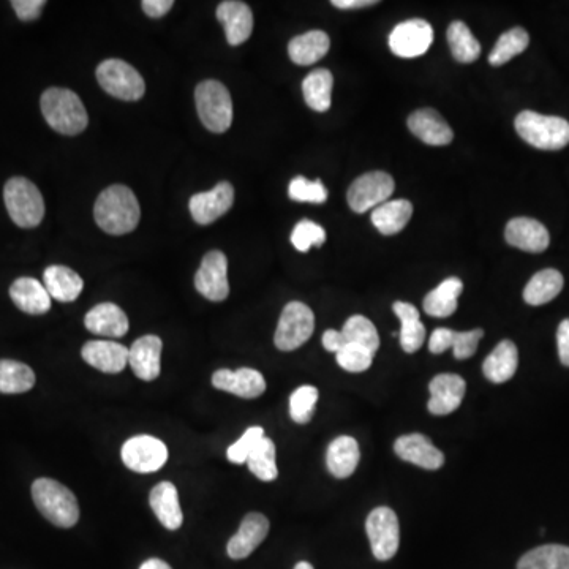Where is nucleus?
I'll use <instances>...</instances> for the list:
<instances>
[{
	"label": "nucleus",
	"instance_id": "obj_1",
	"mask_svg": "<svg viewBox=\"0 0 569 569\" xmlns=\"http://www.w3.org/2000/svg\"><path fill=\"white\" fill-rule=\"evenodd\" d=\"M95 222L105 233L121 236L132 233L140 223V203L125 185H111L95 201Z\"/></svg>",
	"mask_w": 569,
	"mask_h": 569
},
{
	"label": "nucleus",
	"instance_id": "obj_2",
	"mask_svg": "<svg viewBox=\"0 0 569 569\" xmlns=\"http://www.w3.org/2000/svg\"><path fill=\"white\" fill-rule=\"evenodd\" d=\"M40 106L49 127L62 135H78L84 132L89 124L81 98L68 89L51 87L43 92Z\"/></svg>",
	"mask_w": 569,
	"mask_h": 569
},
{
	"label": "nucleus",
	"instance_id": "obj_3",
	"mask_svg": "<svg viewBox=\"0 0 569 569\" xmlns=\"http://www.w3.org/2000/svg\"><path fill=\"white\" fill-rule=\"evenodd\" d=\"M35 506L51 524L72 528L80 521V506L72 490L54 479L40 478L32 484Z\"/></svg>",
	"mask_w": 569,
	"mask_h": 569
},
{
	"label": "nucleus",
	"instance_id": "obj_4",
	"mask_svg": "<svg viewBox=\"0 0 569 569\" xmlns=\"http://www.w3.org/2000/svg\"><path fill=\"white\" fill-rule=\"evenodd\" d=\"M514 125L522 140L536 149L558 151L569 144V122L563 117L522 111Z\"/></svg>",
	"mask_w": 569,
	"mask_h": 569
},
{
	"label": "nucleus",
	"instance_id": "obj_5",
	"mask_svg": "<svg viewBox=\"0 0 569 569\" xmlns=\"http://www.w3.org/2000/svg\"><path fill=\"white\" fill-rule=\"evenodd\" d=\"M5 206L13 222L21 228H35L45 217V201L37 185L26 178H13L5 184Z\"/></svg>",
	"mask_w": 569,
	"mask_h": 569
},
{
	"label": "nucleus",
	"instance_id": "obj_6",
	"mask_svg": "<svg viewBox=\"0 0 569 569\" xmlns=\"http://www.w3.org/2000/svg\"><path fill=\"white\" fill-rule=\"evenodd\" d=\"M196 111L206 129L214 133L227 132L233 122V102L227 87L219 81L198 84L195 91Z\"/></svg>",
	"mask_w": 569,
	"mask_h": 569
},
{
	"label": "nucleus",
	"instance_id": "obj_7",
	"mask_svg": "<svg viewBox=\"0 0 569 569\" xmlns=\"http://www.w3.org/2000/svg\"><path fill=\"white\" fill-rule=\"evenodd\" d=\"M97 80L103 91L125 102H136L146 92L143 76L121 59H108L98 65Z\"/></svg>",
	"mask_w": 569,
	"mask_h": 569
},
{
	"label": "nucleus",
	"instance_id": "obj_8",
	"mask_svg": "<svg viewBox=\"0 0 569 569\" xmlns=\"http://www.w3.org/2000/svg\"><path fill=\"white\" fill-rule=\"evenodd\" d=\"M313 329H315V317L310 307L304 302H290L283 309L274 343L282 351L298 350L312 337Z\"/></svg>",
	"mask_w": 569,
	"mask_h": 569
},
{
	"label": "nucleus",
	"instance_id": "obj_9",
	"mask_svg": "<svg viewBox=\"0 0 569 569\" xmlns=\"http://www.w3.org/2000/svg\"><path fill=\"white\" fill-rule=\"evenodd\" d=\"M366 532L372 552L380 562H388L399 551V519L392 509L386 506L374 509L367 517Z\"/></svg>",
	"mask_w": 569,
	"mask_h": 569
},
{
	"label": "nucleus",
	"instance_id": "obj_10",
	"mask_svg": "<svg viewBox=\"0 0 569 569\" xmlns=\"http://www.w3.org/2000/svg\"><path fill=\"white\" fill-rule=\"evenodd\" d=\"M394 190H396L394 179L385 171L362 174L348 190V204L353 211L364 214L369 209L378 208L380 204L389 201V196H392Z\"/></svg>",
	"mask_w": 569,
	"mask_h": 569
},
{
	"label": "nucleus",
	"instance_id": "obj_11",
	"mask_svg": "<svg viewBox=\"0 0 569 569\" xmlns=\"http://www.w3.org/2000/svg\"><path fill=\"white\" fill-rule=\"evenodd\" d=\"M125 467L135 473H155L166 464L168 448L159 438L138 435L125 441L121 451Z\"/></svg>",
	"mask_w": 569,
	"mask_h": 569
},
{
	"label": "nucleus",
	"instance_id": "obj_12",
	"mask_svg": "<svg viewBox=\"0 0 569 569\" xmlns=\"http://www.w3.org/2000/svg\"><path fill=\"white\" fill-rule=\"evenodd\" d=\"M434 42V29L424 19H408L397 24L389 35V48L404 59L423 56Z\"/></svg>",
	"mask_w": 569,
	"mask_h": 569
},
{
	"label": "nucleus",
	"instance_id": "obj_13",
	"mask_svg": "<svg viewBox=\"0 0 569 569\" xmlns=\"http://www.w3.org/2000/svg\"><path fill=\"white\" fill-rule=\"evenodd\" d=\"M195 288L201 296L212 302H222L228 298L230 283L225 253L212 250L203 258V263L196 272Z\"/></svg>",
	"mask_w": 569,
	"mask_h": 569
},
{
	"label": "nucleus",
	"instance_id": "obj_14",
	"mask_svg": "<svg viewBox=\"0 0 569 569\" xmlns=\"http://www.w3.org/2000/svg\"><path fill=\"white\" fill-rule=\"evenodd\" d=\"M234 203V189L230 182H220L209 192L196 193L189 208L193 220L200 225H209L230 211Z\"/></svg>",
	"mask_w": 569,
	"mask_h": 569
},
{
	"label": "nucleus",
	"instance_id": "obj_15",
	"mask_svg": "<svg viewBox=\"0 0 569 569\" xmlns=\"http://www.w3.org/2000/svg\"><path fill=\"white\" fill-rule=\"evenodd\" d=\"M212 385L220 391L230 392L242 399H257L266 391V380L255 369H220L212 375Z\"/></svg>",
	"mask_w": 569,
	"mask_h": 569
},
{
	"label": "nucleus",
	"instance_id": "obj_16",
	"mask_svg": "<svg viewBox=\"0 0 569 569\" xmlns=\"http://www.w3.org/2000/svg\"><path fill=\"white\" fill-rule=\"evenodd\" d=\"M430 400L427 404L430 413L446 416L454 413L464 400L467 383L464 378L454 374L437 375L429 385Z\"/></svg>",
	"mask_w": 569,
	"mask_h": 569
},
{
	"label": "nucleus",
	"instance_id": "obj_17",
	"mask_svg": "<svg viewBox=\"0 0 569 569\" xmlns=\"http://www.w3.org/2000/svg\"><path fill=\"white\" fill-rule=\"evenodd\" d=\"M84 361L103 374H119L129 364V348L113 340H91L81 351Z\"/></svg>",
	"mask_w": 569,
	"mask_h": 569
},
{
	"label": "nucleus",
	"instance_id": "obj_18",
	"mask_svg": "<svg viewBox=\"0 0 569 569\" xmlns=\"http://www.w3.org/2000/svg\"><path fill=\"white\" fill-rule=\"evenodd\" d=\"M505 238L516 249L530 253L544 252L551 244V236L543 223L528 217L511 220L506 225Z\"/></svg>",
	"mask_w": 569,
	"mask_h": 569
},
{
	"label": "nucleus",
	"instance_id": "obj_19",
	"mask_svg": "<svg viewBox=\"0 0 569 569\" xmlns=\"http://www.w3.org/2000/svg\"><path fill=\"white\" fill-rule=\"evenodd\" d=\"M394 451L400 459L426 470H438L445 464V456L432 445L429 438L421 434L404 435L397 438Z\"/></svg>",
	"mask_w": 569,
	"mask_h": 569
},
{
	"label": "nucleus",
	"instance_id": "obj_20",
	"mask_svg": "<svg viewBox=\"0 0 569 569\" xmlns=\"http://www.w3.org/2000/svg\"><path fill=\"white\" fill-rule=\"evenodd\" d=\"M269 533L268 517L250 513L244 517L238 533L230 539L227 551L233 560H244L263 543Z\"/></svg>",
	"mask_w": 569,
	"mask_h": 569
},
{
	"label": "nucleus",
	"instance_id": "obj_21",
	"mask_svg": "<svg viewBox=\"0 0 569 569\" xmlns=\"http://www.w3.org/2000/svg\"><path fill=\"white\" fill-rule=\"evenodd\" d=\"M217 19L222 23L230 45L238 46L249 40L253 31V13L249 5L238 0H227L217 8Z\"/></svg>",
	"mask_w": 569,
	"mask_h": 569
},
{
	"label": "nucleus",
	"instance_id": "obj_22",
	"mask_svg": "<svg viewBox=\"0 0 569 569\" xmlns=\"http://www.w3.org/2000/svg\"><path fill=\"white\" fill-rule=\"evenodd\" d=\"M408 129L429 146H446L454 138L448 122L432 108L415 111L408 117Z\"/></svg>",
	"mask_w": 569,
	"mask_h": 569
},
{
	"label": "nucleus",
	"instance_id": "obj_23",
	"mask_svg": "<svg viewBox=\"0 0 569 569\" xmlns=\"http://www.w3.org/2000/svg\"><path fill=\"white\" fill-rule=\"evenodd\" d=\"M162 348V340L157 336H143L133 342L129 348V364L136 377L143 381L159 378Z\"/></svg>",
	"mask_w": 569,
	"mask_h": 569
},
{
	"label": "nucleus",
	"instance_id": "obj_24",
	"mask_svg": "<svg viewBox=\"0 0 569 569\" xmlns=\"http://www.w3.org/2000/svg\"><path fill=\"white\" fill-rule=\"evenodd\" d=\"M87 331L105 337H124L129 332V318L113 302H102L87 312L84 318Z\"/></svg>",
	"mask_w": 569,
	"mask_h": 569
},
{
	"label": "nucleus",
	"instance_id": "obj_25",
	"mask_svg": "<svg viewBox=\"0 0 569 569\" xmlns=\"http://www.w3.org/2000/svg\"><path fill=\"white\" fill-rule=\"evenodd\" d=\"M152 511L159 519L160 524L168 530H179L184 522L181 503H179L178 489L173 483L163 481L152 489L149 497Z\"/></svg>",
	"mask_w": 569,
	"mask_h": 569
},
{
	"label": "nucleus",
	"instance_id": "obj_26",
	"mask_svg": "<svg viewBox=\"0 0 569 569\" xmlns=\"http://www.w3.org/2000/svg\"><path fill=\"white\" fill-rule=\"evenodd\" d=\"M10 298L15 306L29 315H43L51 309V296L45 285L32 277H21L10 287Z\"/></svg>",
	"mask_w": 569,
	"mask_h": 569
},
{
	"label": "nucleus",
	"instance_id": "obj_27",
	"mask_svg": "<svg viewBox=\"0 0 569 569\" xmlns=\"http://www.w3.org/2000/svg\"><path fill=\"white\" fill-rule=\"evenodd\" d=\"M43 285L51 299L59 302H72L78 299L84 288L83 279L73 269L61 264L46 268L43 274Z\"/></svg>",
	"mask_w": 569,
	"mask_h": 569
},
{
	"label": "nucleus",
	"instance_id": "obj_28",
	"mask_svg": "<svg viewBox=\"0 0 569 569\" xmlns=\"http://www.w3.org/2000/svg\"><path fill=\"white\" fill-rule=\"evenodd\" d=\"M517 366L519 353L516 345L511 340H502L484 361L483 372L487 380L495 385H502L514 377Z\"/></svg>",
	"mask_w": 569,
	"mask_h": 569
},
{
	"label": "nucleus",
	"instance_id": "obj_29",
	"mask_svg": "<svg viewBox=\"0 0 569 569\" xmlns=\"http://www.w3.org/2000/svg\"><path fill=\"white\" fill-rule=\"evenodd\" d=\"M359 459H361V453H359L358 441L347 435H342L332 441L326 453L328 470L332 476L339 479L353 475L358 468Z\"/></svg>",
	"mask_w": 569,
	"mask_h": 569
},
{
	"label": "nucleus",
	"instance_id": "obj_30",
	"mask_svg": "<svg viewBox=\"0 0 569 569\" xmlns=\"http://www.w3.org/2000/svg\"><path fill=\"white\" fill-rule=\"evenodd\" d=\"M329 48H331V40L326 32L310 31L291 40L288 45V54L294 64L307 67V65L321 61L328 54Z\"/></svg>",
	"mask_w": 569,
	"mask_h": 569
},
{
	"label": "nucleus",
	"instance_id": "obj_31",
	"mask_svg": "<svg viewBox=\"0 0 569 569\" xmlns=\"http://www.w3.org/2000/svg\"><path fill=\"white\" fill-rule=\"evenodd\" d=\"M392 309L400 320V345L405 353H416L426 340V328L419 320L418 309L404 301H397Z\"/></svg>",
	"mask_w": 569,
	"mask_h": 569
},
{
	"label": "nucleus",
	"instance_id": "obj_32",
	"mask_svg": "<svg viewBox=\"0 0 569 569\" xmlns=\"http://www.w3.org/2000/svg\"><path fill=\"white\" fill-rule=\"evenodd\" d=\"M413 215V204L407 200H389L372 212L374 227L385 236L400 233Z\"/></svg>",
	"mask_w": 569,
	"mask_h": 569
},
{
	"label": "nucleus",
	"instance_id": "obj_33",
	"mask_svg": "<svg viewBox=\"0 0 569 569\" xmlns=\"http://www.w3.org/2000/svg\"><path fill=\"white\" fill-rule=\"evenodd\" d=\"M464 291V283L457 277L443 280L435 290L430 291L424 299V310L435 318L451 317L457 310V299Z\"/></svg>",
	"mask_w": 569,
	"mask_h": 569
},
{
	"label": "nucleus",
	"instance_id": "obj_34",
	"mask_svg": "<svg viewBox=\"0 0 569 569\" xmlns=\"http://www.w3.org/2000/svg\"><path fill=\"white\" fill-rule=\"evenodd\" d=\"M332 86H334V76L326 68H317L306 76L302 81V92L304 100L313 111L325 113L331 108Z\"/></svg>",
	"mask_w": 569,
	"mask_h": 569
},
{
	"label": "nucleus",
	"instance_id": "obj_35",
	"mask_svg": "<svg viewBox=\"0 0 569 569\" xmlns=\"http://www.w3.org/2000/svg\"><path fill=\"white\" fill-rule=\"evenodd\" d=\"M562 274L555 269H544L532 277L524 290V299L530 306H544L557 298L563 290Z\"/></svg>",
	"mask_w": 569,
	"mask_h": 569
},
{
	"label": "nucleus",
	"instance_id": "obj_36",
	"mask_svg": "<svg viewBox=\"0 0 569 569\" xmlns=\"http://www.w3.org/2000/svg\"><path fill=\"white\" fill-rule=\"evenodd\" d=\"M517 569H569V547L562 544L536 547L519 560Z\"/></svg>",
	"mask_w": 569,
	"mask_h": 569
},
{
	"label": "nucleus",
	"instance_id": "obj_37",
	"mask_svg": "<svg viewBox=\"0 0 569 569\" xmlns=\"http://www.w3.org/2000/svg\"><path fill=\"white\" fill-rule=\"evenodd\" d=\"M35 385L34 370L23 362L0 359V392L2 394H23Z\"/></svg>",
	"mask_w": 569,
	"mask_h": 569
},
{
	"label": "nucleus",
	"instance_id": "obj_38",
	"mask_svg": "<svg viewBox=\"0 0 569 569\" xmlns=\"http://www.w3.org/2000/svg\"><path fill=\"white\" fill-rule=\"evenodd\" d=\"M448 43L454 59L460 64H472L481 54V43L462 21H454L449 26Z\"/></svg>",
	"mask_w": 569,
	"mask_h": 569
},
{
	"label": "nucleus",
	"instance_id": "obj_39",
	"mask_svg": "<svg viewBox=\"0 0 569 569\" xmlns=\"http://www.w3.org/2000/svg\"><path fill=\"white\" fill-rule=\"evenodd\" d=\"M247 467L253 475L264 483H271L277 479L279 468L276 464V445L271 438H261L260 443L255 446L249 459H247Z\"/></svg>",
	"mask_w": 569,
	"mask_h": 569
},
{
	"label": "nucleus",
	"instance_id": "obj_40",
	"mask_svg": "<svg viewBox=\"0 0 569 569\" xmlns=\"http://www.w3.org/2000/svg\"><path fill=\"white\" fill-rule=\"evenodd\" d=\"M528 43H530V37H528L525 29H522V27L509 29L495 43L494 49H492V53L489 56V64L494 65V67L505 65L506 62L511 61L517 54L524 53L525 49L528 48Z\"/></svg>",
	"mask_w": 569,
	"mask_h": 569
},
{
	"label": "nucleus",
	"instance_id": "obj_41",
	"mask_svg": "<svg viewBox=\"0 0 569 569\" xmlns=\"http://www.w3.org/2000/svg\"><path fill=\"white\" fill-rule=\"evenodd\" d=\"M342 334L347 343H356L377 355L378 348H380V337H378L374 323L369 318L353 315L343 325Z\"/></svg>",
	"mask_w": 569,
	"mask_h": 569
},
{
	"label": "nucleus",
	"instance_id": "obj_42",
	"mask_svg": "<svg viewBox=\"0 0 569 569\" xmlns=\"http://www.w3.org/2000/svg\"><path fill=\"white\" fill-rule=\"evenodd\" d=\"M318 389L315 386H299L290 397V416L296 424H307L315 415L318 402Z\"/></svg>",
	"mask_w": 569,
	"mask_h": 569
},
{
	"label": "nucleus",
	"instance_id": "obj_43",
	"mask_svg": "<svg viewBox=\"0 0 569 569\" xmlns=\"http://www.w3.org/2000/svg\"><path fill=\"white\" fill-rule=\"evenodd\" d=\"M288 195L291 200L298 201V203L323 204L328 200V190L325 184L320 179L309 181L304 176H296L290 182Z\"/></svg>",
	"mask_w": 569,
	"mask_h": 569
},
{
	"label": "nucleus",
	"instance_id": "obj_44",
	"mask_svg": "<svg viewBox=\"0 0 569 569\" xmlns=\"http://www.w3.org/2000/svg\"><path fill=\"white\" fill-rule=\"evenodd\" d=\"M374 356V353L356 343H347L339 353H336L337 364L351 374H361L370 369Z\"/></svg>",
	"mask_w": 569,
	"mask_h": 569
},
{
	"label": "nucleus",
	"instance_id": "obj_45",
	"mask_svg": "<svg viewBox=\"0 0 569 569\" xmlns=\"http://www.w3.org/2000/svg\"><path fill=\"white\" fill-rule=\"evenodd\" d=\"M326 231L312 220H301L291 233V242L299 252H309L313 245L325 244Z\"/></svg>",
	"mask_w": 569,
	"mask_h": 569
},
{
	"label": "nucleus",
	"instance_id": "obj_46",
	"mask_svg": "<svg viewBox=\"0 0 569 569\" xmlns=\"http://www.w3.org/2000/svg\"><path fill=\"white\" fill-rule=\"evenodd\" d=\"M264 437L266 435H264L263 427L255 426L245 430V434L228 448L227 456L230 462L238 465L247 464V459H249L253 449Z\"/></svg>",
	"mask_w": 569,
	"mask_h": 569
},
{
	"label": "nucleus",
	"instance_id": "obj_47",
	"mask_svg": "<svg viewBox=\"0 0 569 569\" xmlns=\"http://www.w3.org/2000/svg\"><path fill=\"white\" fill-rule=\"evenodd\" d=\"M483 329H473V331L459 332L454 331L453 353L454 358L464 361L472 358L478 350L479 340L483 339Z\"/></svg>",
	"mask_w": 569,
	"mask_h": 569
},
{
	"label": "nucleus",
	"instance_id": "obj_48",
	"mask_svg": "<svg viewBox=\"0 0 569 569\" xmlns=\"http://www.w3.org/2000/svg\"><path fill=\"white\" fill-rule=\"evenodd\" d=\"M45 0H13L12 7L21 21L37 19L45 7Z\"/></svg>",
	"mask_w": 569,
	"mask_h": 569
},
{
	"label": "nucleus",
	"instance_id": "obj_49",
	"mask_svg": "<svg viewBox=\"0 0 569 569\" xmlns=\"http://www.w3.org/2000/svg\"><path fill=\"white\" fill-rule=\"evenodd\" d=\"M453 336V329H435L429 340L430 353H434V355H441V353H445L449 348H453Z\"/></svg>",
	"mask_w": 569,
	"mask_h": 569
},
{
	"label": "nucleus",
	"instance_id": "obj_50",
	"mask_svg": "<svg viewBox=\"0 0 569 569\" xmlns=\"http://www.w3.org/2000/svg\"><path fill=\"white\" fill-rule=\"evenodd\" d=\"M558 356L563 366L569 367V318L563 320L557 331Z\"/></svg>",
	"mask_w": 569,
	"mask_h": 569
},
{
	"label": "nucleus",
	"instance_id": "obj_51",
	"mask_svg": "<svg viewBox=\"0 0 569 569\" xmlns=\"http://www.w3.org/2000/svg\"><path fill=\"white\" fill-rule=\"evenodd\" d=\"M173 0H144L141 7L144 13L151 18H162L173 8Z\"/></svg>",
	"mask_w": 569,
	"mask_h": 569
},
{
	"label": "nucleus",
	"instance_id": "obj_52",
	"mask_svg": "<svg viewBox=\"0 0 569 569\" xmlns=\"http://www.w3.org/2000/svg\"><path fill=\"white\" fill-rule=\"evenodd\" d=\"M345 345H347V340L343 337L342 331L329 329L323 334V347L331 353H339Z\"/></svg>",
	"mask_w": 569,
	"mask_h": 569
},
{
	"label": "nucleus",
	"instance_id": "obj_53",
	"mask_svg": "<svg viewBox=\"0 0 569 569\" xmlns=\"http://www.w3.org/2000/svg\"><path fill=\"white\" fill-rule=\"evenodd\" d=\"M334 7L342 8V10H351V8L370 7L377 5V0H332Z\"/></svg>",
	"mask_w": 569,
	"mask_h": 569
},
{
	"label": "nucleus",
	"instance_id": "obj_54",
	"mask_svg": "<svg viewBox=\"0 0 569 569\" xmlns=\"http://www.w3.org/2000/svg\"><path fill=\"white\" fill-rule=\"evenodd\" d=\"M140 569H171V566L160 558H151V560L144 562Z\"/></svg>",
	"mask_w": 569,
	"mask_h": 569
},
{
	"label": "nucleus",
	"instance_id": "obj_55",
	"mask_svg": "<svg viewBox=\"0 0 569 569\" xmlns=\"http://www.w3.org/2000/svg\"><path fill=\"white\" fill-rule=\"evenodd\" d=\"M294 569H313V566L307 562L298 563V565L294 566Z\"/></svg>",
	"mask_w": 569,
	"mask_h": 569
}]
</instances>
